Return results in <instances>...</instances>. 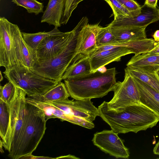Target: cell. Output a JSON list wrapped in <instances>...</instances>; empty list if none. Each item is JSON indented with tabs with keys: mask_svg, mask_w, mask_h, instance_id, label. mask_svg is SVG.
Instances as JSON below:
<instances>
[{
	"mask_svg": "<svg viewBox=\"0 0 159 159\" xmlns=\"http://www.w3.org/2000/svg\"><path fill=\"white\" fill-rule=\"evenodd\" d=\"M99 116L119 134L137 133L156 126L159 118L141 102L115 111L110 109L104 101L98 107Z\"/></svg>",
	"mask_w": 159,
	"mask_h": 159,
	"instance_id": "6da1fadb",
	"label": "cell"
},
{
	"mask_svg": "<svg viewBox=\"0 0 159 159\" xmlns=\"http://www.w3.org/2000/svg\"><path fill=\"white\" fill-rule=\"evenodd\" d=\"M115 67L105 71L98 70L65 80L68 92L75 100H87L102 98L113 91L116 84Z\"/></svg>",
	"mask_w": 159,
	"mask_h": 159,
	"instance_id": "7a4b0ae2",
	"label": "cell"
},
{
	"mask_svg": "<svg viewBox=\"0 0 159 159\" xmlns=\"http://www.w3.org/2000/svg\"><path fill=\"white\" fill-rule=\"evenodd\" d=\"M88 21L87 17H83L73 29L74 34L70 42L61 52L53 58L38 60L31 69L44 77L61 81L67 68L76 61L78 56L81 30Z\"/></svg>",
	"mask_w": 159,
	"mask_h": 159,
	"instance_id": "3957f363",
	"label": "cell"
},
{
	"mask_svg": "<svg viewBox=\"0 0 159 159\" xmlns=\"http://www.w3.org/2000/svg\"><path fill=\"white\" fill-rule=\"evenodd\" d=\"M26 108L24 129L15 159H21L32 154L43 138L46 129L47 121L43 111L27 102Z\"/></svg>",
	"mask_w": 159,
	"mask_h": 159,
	"instance_id": "277c9868",
	"label": "cell"
},
{
	"mask_svg": "<svg viewBox=\"0 0 159 159\" xmlns=\"http://www.w3.org/2000/svg\"><path fill=\"white\" fill-rule=\"evenodd\" d=\"M3 73L9 81L29 97L42 96L59 83L44 77L21 64L5 70Z\"/></svg>",
	"mask_w": 159,
	"mask_h": 159,
	"instance_id": "5b68a950",
	"label": "cell"
},
{
	"mask_svg": "<svg viewBox=\"0 0 159 159\" xmlns=\"http://www.w3.org/2000/svg\"><path fill=\"white\" fill-rule=\"evenodd\" d=\"M26 93L16 87L14 95L9 103L10 109V121L6 150L8 156L15 159L20 139L24 129L26 108Z\"/></svg>",
	"mask_w": 159,
	"mask_h": 159,
	"instance_id": "8992f818",
	"label": "cell"
},
{
	"mask_svg": "<svg viewBox=\"0 0 159 159\" xmlns=\"http://www.w3.org/2000/svg\"><path fill=\"white\" fill-rule=\"evenodd\" d=\"M19 27L4 17L0 18V66L7 70L22 64L16 34Z\"/></svg>",
	"mask_w": 159,
	"mask_h": 159,
	"instance_id": "52a82bcc",
	"label": "cell"
},
{
	"mask_svg": "<svg viewBox=\"0 0 159 159\" xmlns=\"http://www.w3.org/2000/svg\"><path fill=\"white\" fill-rule=\"evenodd\" d=\"M125 72L124 80L122 82H117L113 91V97L109 102H107L108 108L113 111L141 102L140 93L133 77L126 67Z\"/></svg>",
	"mask_w": 159,
	"mask_h": 159,
	"instance_id": "ba28073f",
	"label": "cell"
},
{
	"mask_svg": "<svg viewBox=\"0 0 159 159\" xmlns=\"http://www.w3.org/2000/svg\"><path fill=\"white\" fill-rule=\"evenodd\" d=\"M118 133L112 130H104L94 134L93 144L106 153L116 158H129V152Z\"/></svg>",
	"mask_w": 159,
	"mask_h": 159,
	"instance_id": "9c48e42d",
	"label": "cell"
},
{
	"mask_svg": "<svg viewBox=\"0 0 159 159\" xmlns=\"http://www.w3.org/2000/svg\"><path fill=\"white\" fill-rule=\"evenodd\" d=\"M48 102L64 111L67 115L78 117L93 122L97 116H99L98 108L93 104L91 100H80L73 99L56 101Z\"/></svg>",
	"mask_w": 159,
	"mask_h": 159,
	"instance_id": "30bf717a",
	"label": "cell"
},
{
	"mask_svg": "<svg viewBox=\"0 0 159 159\" xmlns=\"http://www.w3.org/2000/svg\"><path fill=\"white\" fill-rule=\"evenodd\" d=\"M74 32V29L66 32L60 31L44 38L36 50L38 60L48 59L55 57L67 45Z\"/></svg>",
	"mask_w": 159,
	"mask_h": 159,
	"instance_id": "8fae6325",
	"label": "cell"
},
{
	"mask_svg": "<svg viewBox=\"0 0 159 159\" xmlns=\"http://www.w3.org/2000/svg\"><path fill=\"white\" fill-rule=\"evenodd\" d=\"M158 20V9L157 7H151L144 4L141 7V12L139 15L114 19L107 26L110 28L147 27Z\"/></svg>",
	"mask_w": 159,
	"mask_h": 159,
	"instance_id": "7c38bea8",
	"label": "cell"
},
{
	"mask_svg": "<svg viewBox=\"0 0 159 159\" xmlns=\"http://www.w3.org/2000/svg\"><path fill=\"white\" fill-rule=\"evenodd\" d=\"M132 53L127 47L122 45L94 53L89 57L92 72L96 71L112 62L120 61L122 57Z\"/></svg>",
	"mask_w": 159,
	"mask_h": 159,
	"instance_id": "4fadbf2b",
	"label": "cell"
},
{
	"mask_svg": "<svg viewBox=\"0 0 159 159\" xmlns=\"http://www.w3.org/2000/svg\"><path fill=\"white\" fill-rule=\"evenodd\" d=\"M102 27L99 24H87L81 30V40L78 58L89 57L98 48L96 38Z\"/></svg>",
	"mask_w": 159,
	"mask_h": 159,
	"instance_id": "5bb4252c",
	"label": "cell"
},
{
	"mask_svg": "<svg viewBox=\"0 0 159 159\" xmlns=\"http://www.w3.org/2000/svg\"><path fill=\"white\" fill-rule=\"evenodd\" d=\"M30 103L43 111L46 121L51 118H58L62 121H66L80 126H82L83 124L84 121L82 119L70 116L64 111L48 102L32 99L30 101Z\"/></svg>",
	"mask_w": 159,
	"mask_h": 159,
	"instance_id": "9a60e30c",
	"label": "cell"
},
{
	"mask_svg": "<svg viewBox=\"0 0 159 159\" xmlns=\"http://www.w3.org/2000/svg\"><path fill=\"white\" fill-rule=\"evenodd\" d=\"M126 66L150 73H156L159 70V54L147 52L134 55Z\"/></svg>",
	"mask_w": 159,
	"mask_h": 159,
	"instance_id": "2e32d148",
	"label": "cell"
},
{
	"mask_svg": "<svg viewBox=\"0 0 159 159\" xmlns=\"http://www.w3.org/2000/svg\"><path fill=\"white\" fill-rule=\"evenodd\" d=\"M133 77L140 93L141 102L159 118V93L137 78Z\"/></svg>",
	"mask_w": 159,
	"mask_h": 159,
	"instance_id": "e0dca14e",
	"label": "cell"
},
{
	"mask_svg": "<svg viewBox=\"0 0 159 159\" xmlns=\"http://www.w3.org/2000/svg\"><path fill=\"white\" fill-rule=\"evenodd\" d=\"M65 0H49L41 18V23H47L58 28L63 14Z\"/></svg>",
	"mask_w": 159,
	"mask_h": 159,
	"instance_id": "ac0fdd59",
	"label": "cell"
},
{
	"mask_svg": "<svg viewBox=\"0 0 159 159\" xmlns=\"http://www.w3.org/2000/svg\"><path fill=\"white\" fill-rule=\"evenodd\" d=\"M146 27L110 28L120 45L131 41L147 38L145 31Z\"/></svg>",
	"mask_w": 159,
	"mask_h": 159,
	"instance_id": "d6986e66",
	"label": "cell"
},
{
	"mask_svg": "<svg viewBox=\"0 0 159 159\" xmlns=\"http://www.w3.org/2000/svg\"><path fill=\"white\" fill-rule=\"evenodd\" d=\"M16 37L22 64L27 67L32 68L38 60L36 52L32 49L26 43L19 28L17 31Z\"/></svg>",
	"mask_w": 159,
	"mask_h": 159,
	"instance_id": "ffe728a7",
	"label": "cell"
},
{
	"mask_svg": "<svg viewBox=\"0 0 159 159\" xmlns=\"http://www.w3.org/2000/svg\"><path fill=\"white\" fill-rule=\"evenodd\" d=\"M91 72L89 57H83L67 68L63 75L62 80L86 74Z\"/></svg>",
	"mask_w": 159,
	"mask_h": 159,
	"instance_id": "44dd1931",
	"label": "cell"
},
{
	"mask_svg": "<svg viewBox=\"0 0 159 159\" xmlns=\"http://www.w3.org/2000/svg\"><path fill=\"white\" fill-rule=\"evenodd\" d=\"M10 109L9 103L0 99V144L6 150L9 125Z\"/></svg>",
	"mask_w": 159,
	"mask_h": 159,
	"instance_id": "7402d4cb",
	"label": "cell"
},
{
	"mask_svg": "<svg viewBox=\"0 0 159 159\" xmlns=\"http://www.w3.org/2000/svg\"><path fill=\"white\" fill-rule=\"evenodd\" d=\"M70 96L65 83L61 81L43 95L30 97L44 102H49L66 99Z\"/></svg>",
	"mask_w": 159,
	"mask_h": 159,
	"instance_id": "603a6c76",
	"label": "cell"
},
{
	"mask_svg": "<svg viewBox=\"0 0 159 159\" xmlns=\"http://www.w3.org/2000/svg\"><path fill=\"white\" fill-rule=\"evenodd\" d=\"M131 75L150 86L159 93V78L157 73H151L132 67H127Z\"/></svg>",
	"mask_w": 159,
	"mask_h": 159,
	"instance_id": "cb8c5ba5",
	"label": "cell"
},
{
	"mask_svg": "<svg viewBox=\"0 0 159 159\" xmlns=\"http://www.w3.org/2000/svg\"><path fill=\"white\" fill-rule=\"evenodd\" d=\"M58 28L55 27L48 32H40L34 33L21 32L23 38L26 43L32 49L36 51L39 44L46 37L60 32Z\"/></svg>",
	"mask_w": 159,
	"mask_h": 159,
	"instance_id": "d4e9b609",
	"label": "cell"
},
{
	"mask_svg": "<svg viewBox=\"0 0 159 159\" xmlns=\"http://www.w3.org/2000/svg\"><path fill=\"white\" fill-rule=\"evenodd\" d=\"M96 41L98 48L106 45H119L110 28L107 26L105 27H102L96 36Z\"/></svg>",
	"mask_w": 159,
	"mask_h": 159,
	"instance_id": "484cf974",
	"label": "cell"
},
{
	"mask_svg": "<svg viewBox=\"0 0 159 159\" xmlns=\"http://www.w3.org/2000/svg\"><path fill=\"white\" fill-rule=\"evenodd\" d=\"M11 2L25 8L28 13L37 15L43 12V3L37 0H12Z\"/></svg>",
	"mask_w": 159,
	"mask_h": 159,
	"instance_id": "4316f807",
	"label": "cell"
},
{
	"mask_svg": "<svg viewBox=\"0 0 159 159\" xmlns=\"http://www.w3.org/2000/svg\"><path fill=\"white\" fill-rule=\"evenodd\" d=\"M103 0L105 1L112 9L114 20L123 17L133 16L132 14L117 0Z\"/></svg>",
	"mask_w": 159,
	"mask_h": 159,
	"instance_id": "83f0119b",
	"label": "cell"
},
{
	"mask_svg": "<svg viewBox=\"0 0 159 159\" xmlns=\"http://www.w3.org/2000/svg\"><path fill=\"white\" fill-rule=\"evenodd\" d=\"M16 91V86L11 82L0 87V99L9 103L13 98Z\"/></svg>",
	"mask_w": 159,
	"mask_h": 159,
	"instance_id": "f1b7e54d",
	"label": "cell"
},
{
	"mask_svg": "<svg viewBox=\"0 0 159 159\" xmlns=\"http://www.w3.org/2000/svg\"><path fill=\"white\" fill-rule=\"evenodd\" d=\"M132 15L136 16L141 12V7L134 0H117Z\"/></svg>",
	"mask_w": 159,
	"mask_h": 159,
	"instance_id": "f546056e",
	"label": "cell"
},
{
	"mask_svg": "<svg viewBox=\"0 0 159 159\" xmlns=\"http://www.w3.org/2000/svg\"><path fill=\"white\" fill-rule=\"evenodd\" d=\"M74 0H65L64 11L61 21V25H66L68 22L74 11Z\"/></svg>",
	"mask_w": 159,
	"mask_h": 159,
	"instance_id": "4dcf8cb0",
	"label": "cell"
},
{
	"mask_svg": "<svg viewBox=\"0 0 159 159\" xmlns=\"http://www.w3.org/2000/svg\"><path fill=\"white\" fill-rule=\"evenodd\" d=\"M56 159V158H52L51 157H44V156H36L32 155V154L28 155L22 157L21 159Z\"/></svg>",
	"mask_w": 159,
	"mask_h": 159,
	"instance_id": "1f68e13d",
	"label": "cell"
},
{
	"mask_svg": "<svg viewBox=\"0 0 159 159\" xmlns=\"http://www.w3.org/2000/svg\"><path fill=\"white\" fill-rule=\"evenodd\" d=\"M158 0H145L144 4L152 8H156Z\"/></svg>",
	"mask_w": 159,
	"mask_h": 159,
	"instance_id": "d6a6232c",
	"label": "cell"
},
{
	"mask_svg": "<svg viewBox=\"0 0 159 159\" xmlns=\"http://www.w3.org/2000/svg\"><path fill=\"white\" fill-rule=\"evenodd\" d=\"M148 52L159 54V42L157 43L155 47Z\"/></svg>",
	"mask_w": 159,
	"mask_h": 159,
	"instance_id": "836d02e7",
	"label": "cell"
},
{
	"mask_svg": "<svg viewBox=\"0 0 159 159\" xmlns=\"http://www.w3.org/2000/svg\"><path fill=\"white\" fill-rule=\"evenodd\" d=\"M153 152L155 154L159 155V141L154 148Z\"/></svg>",
	"mask_w": 159,
	"mask_h": 159,
	"instance_id": "e575fe53",
	"label": "cell"
},
{
	"mask_svg": "<svg viewBox=\"0 0 159 159\" xmlns=\"http://www.w3.org/2000/svg\"><path fill=\"white\" fill-rule=\"evenodd\" d=\"M154 40L159 42V30H157L152 35Z\"/></svg>",
	"mask_w": 159,
	"mask_h": 159,
	"instance_id": "d590c367",
	"label": "cell"
},
{
	"mask_svg": "<svg viewBox=\"0 0 159 159\" xmlns=\"http://www.w3.org/2000/svg\"><path fill=\"white\" fill-rule=\"evenodd\" d=\"M62 158H74V159H80L79 158L75 157V156L69 155L67 156H60L58 157H56V159Z\"/></svg>",
	"mask_w": 159,
	"mask_h": 159,
	"instance_id": "8d00e7d4",
	"label": "cell"
},
{
	"mask_svg": "<svg viewBox=\"0 0 159 159\" xmlns=\"http://www.w3.org/2000/svg\"><path fill=\"white\" fill-rule=\"evenodd\" d=\"M84 0H74L73 3V9L74 10L76 8L78 4Z\"/></svg>",
	"mask_w": 159,
	"mask_h": 159,
	"instance_id": "74e56055",
	"label": "cell"
},
{
	"mask_svg": "<svg viewBox=\"0 0 159 159\" xmlns=\"http://www.w3.org/2000/svg\"><path fill=\"white\" fill-rule=\"evenodd\" d=\"M0 81H2L3 80V77L1 71H0Z\"/></svg>",
	"mask_w": 159,
	"mask_h": 159,
	"instance_id": "f35d334b",
	"label": "cell"
},
{
	"mask_svg": "<svg viewBox=\"0 0 159 159\" xmlns=\"http://www.w3.org/2000/svg\"><path fill=\"white\" fill-rule=\"evenodd\" d=\"M157 74L159 78V70L157 72Z\"/></svg>",
	"mask_w": 159,
	"mask_h": 159,
	"instance_id": "ab89813d",
	"label": "cell"
},
{
	"mask_svg": "<svg viewBox=\"0 0 159 159\" xmlns=\"http://www.w3.org/2000/svg\"><path fill=\"white\" fill-rule=\"evenodd\" d=\"M158 15H159V9H158Z\"/></svg>",
	"mask_w": 159,
	"mask_h": 159,
	"instance_id": "60d3db41",
	"label": "cell"
},
{
	"mask_svg": "<svg viewBox=\"0 0 159 159\" xmlns=\"http://www.w3.org/2000/svg\"></svg>",
	"mask_w": 159,
	"mask_h": 159,
	"instance_id": "b9f144b4",
	"label": "cell"
},
{
	"mask_svg": "<svg viewBox=\"0 0 159 159\" xmlns=\"http://www.w3.org/2000/svg\"><path fill=\"white\" fill-rule=\"evenodd\" d=\"M158 159H159V158H158Z\"/></svg>",
	"mask_w": 159,
	"mask_h": 159,
	"instance_id": "7bdbcfd3",
	"label": "cell"
},
{
	"mask_svg": "<svg viewBox=\"0 0 159 159\" xmlns=\"http://www.w3.org/2000/svg\"></svg>",
	"mask_w": 159,
	"mask_h": 159,
	"instance_id": "ee69618b",
	"label": "cell"
}]
</instances>
